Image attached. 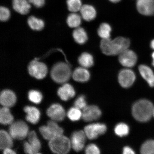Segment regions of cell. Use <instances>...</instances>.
I'll return each instance as SVG.
<instances>
[{
	"mask_svg": "<svg viewBox=\"0 0 154 154\" xmlns=\"http://www.w3.org/2000/svg\"><path fill=\"white\" fill-rule=\"evenodd\" d=\"M106 126L102 123H94L85 126L84 132L88 139L94 140L105 133L106 131Z\"/></svg>",
	"mask_w": 154,
	"mask_h": 154,
	"instance_id": "7",
	"label": "cell"
},
{
	"mask_svg": "<svg viewBox=\"0 0 154 154\" xmlns=\"http://www.w3.org/2000/svg\"><path fill=\"white\" fill-rule=\"evenodd\" d=\"M67 23L68 26L71 28H78L81 24V17L76 13H72L67 17Z\"/></svg>",
	"mask_w": 154,
	"mask_h": 154,
	"instance_id": "28",
	"label": "cell"
},
{
	"mask_svg": "<svg viewBox=\"0 0 154 154\" xmlns=\"http://www.w3.org/2000/svg\"><path fill=\"white\" fill-rule=\"evenodd\" d=\"M101 114V111L97 106H87L83 109L82 117L84 121L91 122L99 119Z\"/></svg>",
	"mask_w": 154,
	"mask_h": 154,
	"instance_id": "11",
	"label": "cell"
},
{
	"mask_svg": "<svg viewBox=\"0 0 154 154\" xmlns=\"http://www.w3.org/2000/svg\"><path fill=\"white\" fill-rule=\"evenodd\" d=\"M112 28L110 25L106 23H102L97 30L98 35L103 39L110 38Z\"/></svg>",
	"mask_w": 154,
	"mask_h": 154,
	"instance_id": "26",
	"label": "cell"
},
{
	"mask_svg": "<svg viewBox=\"0 0 154 154\" xmlns=\"http://www.w3.org/2000/svg\"><path fill=\"white\" fill-rule=\"evenodd\" d=\"M10 17V12L9 10L5 7H1L0 8V20L2 22H5L8 20Z\"/></svg>",
	"mask_w": 154,
	"mask_h": 154,
	"instance_id": "37",
	"label": "cell"
},
{
	"mask_svg": "<svg viewBox=\"0 0 154 154\" xmlns=\"http://www.w3.org/2000/svg\"><path fill=\"white\" fill-rule=\"evenodd\" d=\"M73 37L77 43L82 45L85 44L88 40V35L85 30L83 28H76L73 32Z\"/></svg>",
	"mask_w": 154,
	"mask_h": 154,
	"instance_id": "21",
	"label": "cell"
},
{
	"mask_svg": "<svg viewBox=\"0 0 154 154\" xmlns=\"http://www.w3.org/2000/svg\"><path fill=\"white\" fill-rule=\"evenodd\" d=\"M136 79L135 74L134 71L129 69L121 70L118 75L119 84L123 88H128L134 84Z\"/></svg>",
	"mask_w": 154,
	"mask_h": 154,
	"instance_id": "8",
	"label": "cell"
},
{
	"mask_svg": "<svg viewBox=\"0 0 154 154\" xmlns=\"http://www.w3.org/2000/svg\"><path fill=\"white\" fill-rule=\"evenodd\" d=\"M57 94L61 100L66 101L74 97L75 95V91L72 85L66 84L59 88Z\"/></svg>",
	"mask_w": 154,
	"mask_h": 154,
	"instance_id": "15",
	"label": "cell"
},
{
	"mask_svg": "<svg viewBox=\"0 0 154 154\" xmlns=\"http://www.w3.org/2000/svg\"><path fill=\"white\" fill-rule=\"evenodd\" d=\"M138 70L141 76L151 87H154V73L150 67L142 64L138 67Z\"/></svg>",
	"mask_w": 154,
	"mask_h": 154,
	"instance_id": "16",
	"label": "cell"
},
{
	"mask_svg": "<svg viewBox=\"0 0 154 154\" xmlns=\"http://www.w3.org/2000/svg\"><path fill=\"white\" fill-rule=\"evenodd\" d=\"M13 117L11 114L8 107H4L0 110V122L4 125L12 124Z\"/></svg>",
	"mask_w": 154,
	"mask_h": 154,
	"instance_id": "24",
	"label": "cell"
},
{
	"mask_svg": "<svg viewBox=\"0 0 154 154\" xmlns=\"http://www.w3.org/2000/svg\"><path fill=\"white\" fill-rule=\"evenodd\" d=\"M80 11L82 18L88 22L94 20L96 17V9L92 5H82Z\"/></svg>",
	"mask_w": 154,
	"mask_h": 154,
	"instance_id": "20",
	"label": "cell"
},
{
	"mask_svg": "<svg viewBox=\"0 0 154 154\" xmlns=\"http://www.w3.org/2000/svg\"><path fill=\"white\" fill-rule=\"evenodd\" d=\"M136 7L140 14L149 16L154 15V0H137Z\"/></svg>",
	"mask_w": 154,
	"mask_h": 154,
	"instance_id": "12",
	"label": "cell"
},
{
	"mask_svg": "<svg viewBox=\"0 0 154 154\" xmlns=\"http://www.w3.org/2000/svg\"><path fill=\"white\" fill-rule=\"evenodd\" d=\"M47 126L54 136L62 135L63 132V128L59 127L56 123L52 121H49L47 123Z\"/></svg>",
	"mask_w": 154,
	"mask_h": 154,
	"instance_id": "31",
	"label": "cell"
},
{
	"mask_svg": "<svg viewBox=\"0 0 154 154\" xmlns=\"http://www.w3.org/2000/svg\"><path fill=\"white\" fill-rule=\"evenodd\" d=\"M67 116L71 120L76 121L79 120L82 116V113L80 109L76 107L71 108L67 113Z\"/></svg>",
	"mask_w": 154,
	"mask_h": 154,
	"instance_id": "32",
	"label": "cell"
},
{
	"mask_svg": "<svg viewBox=\"0 0 154 154\" xmlns=\"http://www.w3.org/2000/svg\"><path fill=\"white\" fill-rule=\"evenodd\" d=\"M29 128L26 123L22 121L12 123L9 128L10 134L15 139L22 140L28 133Z\"/></svg>",
	"mask_w": 154,
	"mask_h": 154,
	"instance_id": "5",
	"label": "cell"
},
{
	"mask_svg": "<svg viewBox=\"0 0 154 154\" xmlns=\"http://www.w3.org/2000/svg\"><path fill=\"white\" fill-rule=\"evenodd\" d=\"M123 153L124 154H134L135 152L129 146H125L123 149Z\"/></svg>",
	"mask_w": 154,
	"mask_h": 154,
	"instance_id": "41",
	"label": "cell"
},
{
	"mask_svg": "<svg viewBox=\"0 0 154 154\" xmlns=\"http://www.w3.org/2000/svg\"><path fill=\"white\" fill-rule=\"evenodd\" d=\"M28 23L30 28L35 30H41L43 29L44 26V23L43 20L34 16L29 17Z\"/></svg>",
	"mask_w": 154,
	"mask_h": 154,
	"instance_id": "27",
	"label": "cell"
},
{
	"mask_svg": "<svg viewBox=\"0 0 154 154\" xmlns=\"http://www.w3.org/2000/svg\"><path fill=\"white\" fill-rule=\"evenodd\" d=\"M75 107L79 109H83L87 106L86 97L84 95H81L76 100L74 103Z\"/></svg>",
	"mask_w": 154,
	"mask_h": 154,
	"instance_id": "36",
	"label": "cell"
},
{
	"mask_svg": "<svg viewBox=\"0 0 154 154\" xmlns=\"http://www.w3.org/2000/svg\"><path fill=\"white\" fill-rule=\"evenodd\" d=\"M114 131L117 136L123 137L128 135L129 134L130 131L129 127L125 123H119L115 127Z\"/></svg>",
	"mask_w": 154,
	"mask_h": 154,
	"instance_id": "29",
	"label": "cell"
},
{
	"mask_svg": "<svg viewBox=\"0 0 154 154\" xmlns=\"http://www.w3.org/2000/svg\"><path fill=\"white\" fill-rule=\"evenodd\" d=\"M154 107L152 103L148 100H139L133 105L132 110L133 116L139 122H147L153 116Z\"/></svg>",
	"mask_w": 154,
	"mask_h": 154,
	"instance_id": "2",
	"label": "cell"
},
{
	"mask_svg": "<svg viewBox=\"0 0 154 154\" xmlns=\"http://www.w3.org/2000/svg\"><path fill=\"white\" fill-rule=\"evenodd\" d=\"M85 152L87 154H99L100 153L99 148L94 144H90L87 146Z\"/></svg>",
	"mask_w": 154,
	"mask_h": 154,
	"instance_id": "38",
	"label": "cell"
},
{
	"mask_svg": "<svg viewBox=\"0 0 154 154\" xmlns=\"http://www.w3.org/2000/svg\"><path fill=\"white\" fill-rule=\"evenodd\" d=\"M153 116L154 117V107L153 108Z\"/></svg>",
	"mask_w": 154,
	"mask_h": 154,
	"instance_id": "46",
	"label": "cell"
},
{
	"mask_svg": "<svg viewBox=\"0 0 154 154\" xmlns=\"http://www.w3.org/2000/svg\"><path fill=\"white\" fill-rule=\"evenodd\" d=\"M11 148H7L4 149L3 153L5 154H14L16 152L11 149Z\"/></svg>",
	"mask_w": 154,
	"mask_h": 154,
	"instance_id": "42",
	"label": "cell"
},
{
	"mask_svg": "<svg viewBox=\"0 0 154 154\" xmlns=\"http://www.w3.org/2000/svg\"><path fill=\"white\" fill-rule=\"evenodd\" d=\"M152 64L153 66L154 67V51L152 54Z\"/></svg>",
	"mask_w": 154,
	"mask_h": 154,
	"instance_id": "44",
	"label": "cell"
},
{
	"mask_svg": "<svg viewBox=\"0 0 154 154\" xmlns=\"http://www.w3.org/2000/svg\"><path fill=\"white\" fill-rule=\"evenodd\" d=\"M12 137L8 133L4 130L0 132V148L4 149L7 148H11L13 146Z\"/></svg>",
	"mask_w": 154,
	"mask_h": 154,
	"instance_id": "22",
	"label": "cell"
},
{
	"mask_svg": "<svg viewBox=\"0 0 154 154\" xmlns=\"http://www.w3.org/2000/svg\"><path fill=\"white\" fill-rule=\"evenodd\" d=\"M66 2L69 10L73 13L80 11L82 6L81 0H67Z\"/></svg>",
	"mask_w": 154,
	"mask_h": 154,
	"instance_id": "33",
	"label": "cell"
},
{
	"mask_svg": "<svg viewBox=\"0 0 154 154\" xmlns=\"http://www.w3.org/2000/svg\"><path fill=\"white\" fill-rule=\"evenodd\" d=\"M28 1L37 8L43 7L45 3V0H28Z\"/></svg>",
	"mask_w": 154,
	"mask_h": 154,
	"instance_id": "39",
	"label": "cell"
},
{
	"mask_svg": "<svg viewBox=\"0 0 154 154\" xmlns=\"http://www.w3.org/2000/svg\"><path fill=\"white\" fill-rule=\"evenodd\" d=\"M29 142L33 150L34 154H38L41 148V143L35 132L32 131L29 134Z\"/></svg>",
	"mask_w": 154,
	"mask_h": 154,
	"instance_id": "25",
	"label": "cell"
},
{
	"mask_svg": "<svg viewBox=\"0 0 154 154\" xmlns=\"http://www.w3.org/2000/svg\"><path fill=\"white\" fill-rule=\"evenodd\" d=\"M24 111L27 113L26 117L27 121L34 124L38 122L40 113L38 109L35 107L27 106L24 107Z\"/></svg>",
	"mask_w": 154,
	"mask_h": 154,
	"instance_id": "19",
	"label": "cell"
},
{
	"mask_svg": "<svg viewBox=\"0 0 154 154\" xmlns=\"http://www.w3.org/2000/svg\"><path fill=\"white\" fill-rule=\"evenodd\" d=\"M39 131L40 133L45 140H50L54 137L53 135L50 131L47 126H44L40 127Z\"/></svg>",
	"mask_w": 154,
	"mask_h": 154,
	"instance_id": "35",
	"label": "cell"
},
{
	"mask_svg": "<svg viewBox=\"0 0 154 154\" xmlns=\"http://www.w3.org/2000/svg\"><path fill=\"white\" fill-rule=\"evenodd\" d=\"M119 60L122 66L132 67L137 62V56L134 51L128 49L119 54Z\"/></svg>",
	"mask_w": 154,
	"mask_h": 154,
	"instance_id": "9",
	"label": "cell"
},
{
	"mask_svg": "<svg viewBox=\"0 0 154 154\" xmlns=\"http://www.w3.org/2000/svg\"><path fill=\"white\" fill-rule=\"evenodd\" d=\"M53 80L59 84H63L70 79L72 75V71L69 64L66 63H57L53 67L51 72Z\"/></svg>",
	"mask_w": 154,
	"mask_h": 154,
	"instance_id": "3",
	"label": "cell"
},
{
	"mask_svg": "<svg viewBox=\"0 0 154 154\" xmlns=\"http://www.w3.org/2000/svg\"><path fill=\"white\" fill-rule=\"evenodd\" d=\"M130 40L124 37H118L112 40L110 38L103 39L100 47L102 52L108 56L119 55L130 47Z\"/></svg>",
	"mask_w": 154,
	"mask_h": 154,
	"instance_id": "1",
	"label": "cell"
},
{
	"mask_svg": "<svg viewBox=\"0 0 154 154\" xmlns=\"http://www.w3.org/2000/svg\"><path fill=\"white\" fill-rule=\"evenodd\" d=\"M150 47L152 49L154 50V39L152 40L150 43Z\"/></svg>",
	"mask_w": 154,
	"mask_h": 154,
	"instance_id": "43",
	"label": "cell"
},
{
	"mask_svg": "<svg viewBox=\"0 0 154 154\" xmlns=\"http://www.w3.org/2000/svg\"><path fill=\"white\" fill-rule=\"evenodd\" d=\"M140 151L142 154H154V140L144 142L140 148Z\"/></svg>",
	"mask_w": 154,
	"mask_h": 154,
	"instance_id": "30",
	"label": "cell"
},
{
	"mask_svg": "<svg viewBox=\"0 0 154 154\" xmlns=\"http://www.w3.org/2000/svg\"><path fill=\"white\" fill-rule=\"evenodd\" d=\"M78 62L79 64L85 68H89L94 65V59L91 54L87 52L82 53L78 58Z\"/></svg>",
	"mask_w": 154,
	"mask_h": 154,
	"instance_id": "23",
	"label": "cell"
},
{
	"mask_svg": "<svg viewBox=\"0 0 154 154\" xmlns=\"http://www.w3.org/2000/svg\"><path fill=\"white\" fill-rule=\"evenodd\" d=\"M13 9L22 15L28 14L31 8L30 2L27 0H13Z\"/></svg>",
	"mask_w": 154,
	"mask_h": 154,
	"instance_id": "18",
	"label": "cell"
},
{
	"mask_svg": "<svg viewBox=\"0 0 154 154\" xmlns=\"http://www.w3.org/2000/svg\"><path fill=\"white\" fill-rule=\"evenodd\" d=\"M28 70L31 75L38 79L45 78L48 72L47 67L45 63L37 60H32L29 63Z\"/></svg>",
	"mask_w": 154,
	"mask_h": 154,
	"instance_id": "6",
	"label": "cell"
},
{
	"mask_svg": "<svg viewBox=\"0 0 154 154\" xmlns=\"http://www.w3.org/2000/svg\"><path fill=\"white\" fill-rule=\"evenodd\" d=\"M109 1L113 3H118L121 0H109Z\"/></svg>",
	"mask_w": 154,
	"mask_h": 154,
	"instance_id": "45",
	"label": "cell"
},
{
	"mask_svg": "<svg viewBox=\"0 0 154 154\" xmlns=\"http://www.w3.org/2000/svg\"><path fill=\"white\" fill-rule=\"evenodd\" d=\"M71 143L68 138L62 135L57 136L50 140L49 146L54 153L65 154L68 153L71 147Z\"/></svg>",
	"mask_w": 154,
	"mask_h": 154,
	"instance_id": "4",
	"label": "cell"
},
{
	"mask_svg": "<svg viewBox=\"0 0 154 154\" xmlns=\"http://www.w3.org/2000/svg\"><path fill=\"white\" fill-rule=\"evenodd\" d=\"M16 96L14 92L9 90H5L1 92L0 101L4 106L10 107L15 105Z\"/></svg>",
	"mask_w": 154,
	"mask_h": 154,
	"instance_id": "14",
	"label": "cell"
},
{
	"mask_svg": "<svg viewBox=\"0 0 154 154\" xmlns=\"http://www.w3.org/2000/svg\"><path fill=\"white\" fill-rule=\"evenodd\" d=\"M24 146L25 153L30 154H34L33 150L29 142H24Z\"/></svg>",
	"mask_w": 154,
	"mask_h": 154,
	"instance_id": "40",
	"label": "cell"
},
{
	"mask_svg": "<svg viewBox=\"0 0 154 154\" xmlns=\"http://www.w3.org/2000/svg\"><path fill=\"white\" fill-rule=\"evenodd\" d=\"M28 98L32 103L38 104L41 102L43 96L40 92L37 90H32L29 92Z\"/></svg>",
	"mask_w": 154,
	"mask_h": 154,
	"instance_id": "34",
	"label": "cell"
},
{
	"mask_svg": "<svg viewBox=\"0 0 154 154\" xmlns=\"http://www.w3.org/2000/svg\"><path fill=\"white\" fill-rule=\"evenodd\" d=\"M87 138L84 131L75 132L71 137V143L73 149L76 152H80L84 149Z\"/></svg>",
	"mask_w": 154,
	"mask_h": 154,
	"instance_id": "10",
	"label": "cell"
},
{
	"mask_svg": "<svg viewBox=\"0 0 154 154\" xmlns=\"http://www.w3.org/2000/svg\"><path fill=\"white\" fill-rule=\"evenodd\" d=\"M72 78L76 81L85 82L89 80L90 73L87 69L84 67H79L75 69L72 74Z\"/></svg>",
	"mask_w": 154,
	"mask_h": 154,
	"instance_id": "17",
	"label": "cell"
},
{
	"mask_svg": "<svg viewBox=\"0 0 154 154\" xmlns=\"http://www.w3.org/2000/svg\"><path fill=\"white\" fill-rule=\"evenodd\" d=\"M47 114L52 120L60 122L64 120L65 116V109L59 104H54L47 109Z\"/></svg>",
	"mask_w": 154,
	"mask_h": 154,
	"instance_id": "13",
	"label": "cell"
}]
</instances>
